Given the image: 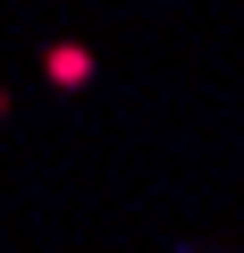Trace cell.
Returning a JSON list of instances; mask_svg holds the SVG:
<instances>
[{"label": "cell", "instance_id": "cell-2", "mask_svg": "<svg viewBox=\"0 0 244 253\" xmlns=\"http://www.w3.org/2000/svg\"><path fill=\"white\" fill-rule=\"evenodd\" d=\"M0 118H9V93H0Z\"/></svg>", "mask_w": 244, "mask_h": 253}, {"label": "cell", "instance_id": "cell-1", "mask_svg": "<svg viewBox=\"0 0 244 253\" xmlns=\"http://www.w3.org/2000/svg\"><path fill=\"white\" fill-rule=\"evenodd\" d=\"M93 68H101V59H93L84 42H51V51H42V76H51V84H93Z\"/></svg>", "mask_w": 244, "mask_h": 253}]
</instances>
